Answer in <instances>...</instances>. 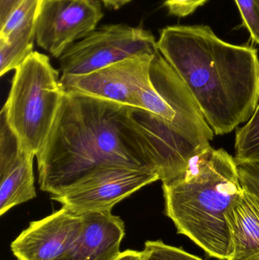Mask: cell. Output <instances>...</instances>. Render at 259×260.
I'll list each match as a JSON object with an SVG mask.
<instances>
[{"label":"cell","instance_id":"15","mask_svg":"<svg viewBox=\"0 0 259 260\" xmlns=\"http://www.w3.org/2000/svg\"><path fill=\"white\" fill-rule=\"evenodd\" d=\"M234 157L237 164L259 163V102L250 119L236 133Z\"/></svg>","mask_w":259,"mask_h":260},{"label":"cell","instance_id":"20","mask_svg":"<svg viewBox=\"0 0 259 260\" xmlns=\"http://www.w3.org/2000/svg\"><path fill=\"white\" fill-rule=\"evenodd\" d=\"M23 0H0V27L7 21Z\"/></svg>","mask_w":259,"mask_h":260},{"label":"cell","instance_id":"16","mask_svg":"<svg viewBox=\"0 0 259 260\" xmlns=\"http://www.w3.org/2000/svg\"><path fill=\"white\" fill-rule=\"evenodd\" d=\"M145 260H204L182 248L167 245L161 241H146Z\"/></svg>","mask_w":259,"mask_h":260},{"label":"cell","instance_id":"23","mask_svg":"<svg viewBox=\"0 0 259 260\" xmlns=\"http://www.w3.org/2000/svg\"><path fill=\"white\" fill-rule=\"evenodd\" d=\"M257 1H258V4H259V0H257Z\"/></svg>","mask_w":259,"mask_h":260},{"label":"cell","instance_id":"19","mask_svg":"<svg viewBox=\"0 0 259 260\" xmlns=\"http://www.w3.org/2000/svg\"><path fill=\"white\" fill-rule=\"evenodd\" d=\"M208 0H165L164 6L169 13L183 18L193 13L197 8L204 6Z\"/></svg>","mask_w":259,"mask_h":260},{"label":"cell","instance_id":"1","mask_svg":"<svg viewBox=\"0 0 259 260\" xmlns=\"http://www.w3.org/2000/svg\"><path fill=\"white\" fill-rule=\"evenodd\" d=\"M36 158L40 188L51 196L100 165L154 170L162 182L179 175L149 111L71 91Z\"/></svg>","mask_w":259,"mask_h":260},{"label":"cell","instance_id":"12","mask_svg":"<svg viewBox=\"0 0 259 260\" xmlns=\"http://www.w3.org/2000/svg\"><path fill=\"white\" fill-rule=\"evenodd\" d=\"M82 233L65 260H114L125 235L123 220L110 211L81 214Z\"/></svg>","mask_w":259,"mask_h":260},{"label":"cell","instance_id":"21","mask_svg":"<svg viewBox=\"0 0 259 260\" xmlns=\"http://www.w3.org/2000/svg\"><path fill=\"white\" fill-rule=\"evenodd\" d=\"M114 260H145V253L144 250L141 252L126 250L123 253H120V255Z\"/></svg>","mask_w":259,"mask_h":260},{"label":"cell","instance_id":"13","mask_svg":"<svg viewBox=\"0 0 259 260\" xmlns=\"http://www.w3.org/2000/svg\"><path fill=\"white\" fill-rule=\"evenodd\" d=\"M232 255L228 260H259V200L243 187L225 214Z\"/></svg>","mask_w":259,"mask_h":260},{"label":"cell","instance_id":"5","mask_svg":"<svg viewBox=\"0 0 259 260\" xmlns=\"http://www.w3.org/2000/svg\"><path fill=\"white\" fill-rule=\"evenodd\" d=\"M59 76L47 55L33 51L15 70L2 109L21 148L34 156L50 136L65 94Z\"/></svg>","mask_w":259,"mask_h":260},{"label":"cell","instance_id":"8","mask_svg":"<svg viewBox=\"0 0 259 260\" xmlns=\"http://www.w3.org/2000/svg\"><path fill=\"white\" fill-rule=\"evenodd\" d=\"M153 56L129 58L83 76H61V83L66 91L140 108V94L152 84Z\"/></svg>","mask_w":259,"mask_h":260},{"label":"cell","instance_id":"9","mask_svg":"<svg viewBox=\"0 0 259 260\" xmlns=\"http://www.w3.org/2000/svg\"><path fill=\"white\" fill-rule=\"evenodd\" d=\"M103 16L98 0H44L36 28L38 45L59 58L97 28Z\"/></svg>","mask_w":259,"mask_h":260},{"label":"cell","instance_id":"2","mask_svg":"<svg viewBox=\"0 0 259 260\" xmlns=\"http://www.w3.org/2000/svg\"><path fill=\"white\" fill-rule=\"evenodd\" d=\"M157 46L214 134H228L250 119L259 102L256 49L226 42L206 25L164 27Z\"/></svg>","mask_w":259,"mask_h":260},{"label":"cell","instance_id":"10","mask_svg":"<svg viewBox=\"0 0 259 260\" xmlns=\"http://www.w3.org/2000/svg\"><path fill=\"white\" fill-rule=\"evenodd\" d=\"M82 215L62 206L30 223L11 244L18 260H65L82 233Z\"/></svg>","mask_w":259,"mask_h":260},{"label":"cell","instance_id":"3","mask_svg":"<svg viewBox=\"0 0 259 260\" xmlns=\"http://www.w3.org/2000/svg\"><path fill=\"white\" fill-rule=\"evenodd\" d=\"M162 188L166 215L178 234L211 257L229 259L232 248L225 214L243 191L235 157L210 147L193 157L182 174L163 181Z\"/></svg>","mask_w":259,"mask_h":260},{"label":"cell","instance_id":"6","mask_svg":"<svg viewBox=\"0 0 259 260\" xmlns=\"http://www.w3.org/2000/svg\"><path fill=\"white\" fill-rule=\"evenodd\" d=\"M158 51L149 30L124 24H106L75 43L59 57L62 76L89 74L117 62Z\"/></svg>","mask_w":259,"mask_h":260},{"label":"cell","instance_id":"18","mask_svg":"<svg viewBox=\"0 0 259 260\" xmlns=\"http://www.w3.org/2000/svg\"><path fill=\"white\" fill-rule=\"evenodd\" d=\"M242 186L259 200V163L238 164Z\"/></svg>","mask_w":259,"mask_h":260},{"label":"cell","instance_id":"14","mask_svg":"<svg viewBox=\"0 0 259 260\" xmlns=\"http://www.w3.org/2000/svg\"><path fill=\"white\" fill-rule=\"evenodd\" d=\"M38 18L20 21L0 38V76L15 70L33 53Z\"/></svg>","mask_w":259,"mask_h":260},{"label":"cell","instance_id":"7","mask_svg":"<svg viewBox=\"0 0 259 260\" xmlns=\"http://www.w3.org/2000/svg\"><path fill=\"white\" fill-rule=\"evenodd\" d=\"M157 180L161 177L154 170L100 165L51 199L75 213L111 212L117 203Z\"/></svg>","mask_w":259,"mask_h":260},{"label":"cell","instance_id":"4","mask_svg":"<svg viewBox=\"0 0 259 260\" xmlns=\"http://www.w3.org/2000/svg\"><path fill=\"white\" fill-rule=\"evenodd\" d=\"M150 74L152 84L140 94V108L150 112L182 173L193 157L211 147L214 133L182 79L159 50L154 55Z\"/></svg>","mask_w":259,"mask_h":260},{"label":"cell","instance_id":"17","mask_svg":"<svg viewBox=\"0 0 259 260\" xmlns=\"http://www.w3.org/2000/svg\"><path fill=\"white\" fill-rule=\"evenodd\" d=\"M251 38L259 44V4L257 0H234Z\"/></svg>","mask_w":259,"mask_h":260},{"label":"cell","instance_id":"11","mask_svg":"<svg viewBox=\"0 0 259 260\" xmlns=\"http://www.w3.org/2000/svg\"><path fill=\"white\" fill-rule=\"evenodd\" d=\"M0 121V215L36 197L33 154L23 149L3 113Z\"/></svg>","mask_w":259,"mask_h":260},{"label":"cell","instance_id":"22","mask_svg":"<svg viewBox=\"0 0 259 260\" xmlns=\"http://www.w3.org/2000/svg\"><path fill=\"white\" fill-rule=\"evenodd\" d=\"M106 8L109 9H120L125 5L130 3L132 0H100Z\"/></svg>","mask_w":259,"mask_h":260}]
</instances>
